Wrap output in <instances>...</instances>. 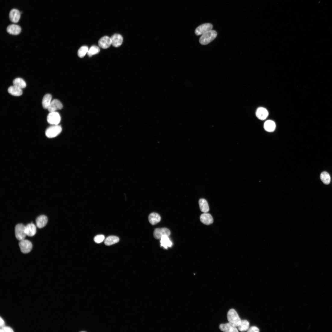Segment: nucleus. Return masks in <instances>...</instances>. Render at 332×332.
Here are the masks:
<instances>
[{
	"label": "nucleus",
	"instance_id": "obj_1",
	"mask_svg": "<svg viewBox=\"0 0 332 332\" xmlns=\"http://www.w3.org/2000/svg\"><path fill=\"white\" fill-rule=\"evenodd\" d=\"M217 36V32L214 30H210L201 35L199 39V42L202 45H207L213 40Z\"/></svg>",
	"mask_w": 332,
	"mask_h": 332
},
{
	"label": "nucleus",
	"instance_id": "obj_2",
	"mask_svg": "<svg viewBox=\"0 0 332 332\" xmlns=\"http://www.w3.org/2000/svg\"><path fill=\"white\" fill-rule=\"evenodd\" d=\"M227 317L228 323L235 327H237L241 323V320L237 312L234 309L229 310Z\"/></svg>",
	"mask_w": 332,
	"mask_h": 332
},
{
	"label": "nucleus",
	"instance_id": "obj_3",
	"mask_svg": "<svg viewBox=\"0 0 332 332\" xmlns=\"http://www.w3.org/2000/svg\"><path fill=\"white\" fill-rule=\"evenodd\" d=\"M62 128L59 125H54L48 127L45 132L46 136L49 138L56 137L62 132Z\"/></svg>",
	"mask_w": 332,
	"mask_h": 332
},
{
	"label": "nucleus",
	"instance_id": "obj_4",
	"mask_svg": "<svg viewBox=\"0 0 332 332\" xmlns=\"http://www.w3.org/2000/svg\"><path fill=\"white\" fill-rule=\"evenodd\" d=\"M48 123L52 125H58L61 122V118L60 114L56 111L51 112L47 118Z\"/></svg>",
	"mask_w": 332,
	"mask_h": 332
},
{
	"label": "nucleus",
	"instance_id": "obj_5",
	"mask_svg": "<svg viewBox=\"0 0 332 332\" xmlns=\"http://www.w3.org/2000/svg\"><path fill=\"white\" fill-rule=\"evenodd\" d=\"M15 234L17 239L20 240L25 239L26 236L25 232V226L23 224L17 225L15 228Z\"/></svg>",
	"mask_w": 332,
	"mask_h": 332
},
{
	"label": "nucleus",
	"instance_id": "obj_6",
	"mask_svg": "<svg viewBox=\"0 0 332 332\" xmlns=\"http://www.w3.org/2000/svg\"><path fill=\"white\" fill-rule=\"evenodd\" d=\"M19 247L21 252L23 253H30L33 248V244L31 241L25 239L20 241Z\"/></svg>",
	"mask_w": 332,
	"mask_h": 332
},
{
	"label": "nucleus",
	"instance_id": "obj_7",
	"mask_svg": "<svg viewBox=\"0 0 332 332\" xmlns=\"http://www.w3.org/2000/svg\"><path fill=\"white\" fill-rule=\"evenodd\" d=\"M170 231L166 228H157L155 229L154 232V236L157 239H161L164 236L169 237L170 235Z\"/></svg>",
	"mask_w": 332,
	"mask_h": 332
},
{
	"label": "nucleus",
	"instance_id": "obj_8",
	"mask_svg": "<svg viewBox=\"0 0 332 332\" xmlns=\"http://www.w3.org/2000/svg\"><path fill=\"white\" fill-rule=\"evenodd\" d=\"M213 25L210 23L202 24L197 27L195 30V33L197 36L202 35L206 32L212 30Z\"/></svg>",
	"mask_w": 332,
	"mask_h": 332
},
{
	"label": "nucleus",
	"instance_id": "obj_9",
	"mask_svg": "<svg viewBox=\"0 0 332 332\" xmlns=\"http://www.w3.org/2000/svg\"><path fill=\"white\" fill-rule=\"evenodd\" d=\"M98 44L101 48L104 49H107L112 45L111 38L107 36H104L99 40Z\"/></svg>",
	"mask_w": 332,
	"mask_h": 332
},
{
	"label": "nucleus",
	"instance_id": "obj_10",
	"mask_svg": "<svg viewBox=\"0 0 332 332\" xmlns=\"http://www.w3.org/2000/svg\"><path fill=\"white\" fill-rule=\"evenodd\" d=\"M63 107V105L60 101L54 99L52 101L48 109L50 112H55L57 110L61 109Z\"/></svg>",
	"mask_w": 332,
	"mask_h": 332
},
{
	"label": "nucleus",
	"instance_id": "obj_11",
	"mask_svg": "<svg viewBox=\"0 0 332 332\" xmlns=\"http://www.w3.org/2000/svg\"><path fill=\"white\" fill-rule=\"evenodd\" d=\"M111 39L112 45L114 47H119L122 44L123 38L121 35L115 34L111 36Z\"/></svg>",
	"mask_w": 332,
	"mask_h": 332
},
{
	"label": "nucleus",
	"instance_id": "obj_12",
	"mask_svg": "<svg viewBox=\"0 0 332 332\" xmlns=\"http://www.w3.org/2000/svg\"><path fill=\"white\" fill-rule=\"evenodd\" d=\"M220 330L225 332H238L239 331L237 327L230 324L229 323L221 324L219 326Z\"/></svg>",
	"mask_w": 332,
	"mask_h": 332
},
{
	"label": "nucleus",
	"instance_id": "obj_13",
	"mask_svg": "<svg viewBox=\"0 0 332 332\" xmlns=\"http://www.w3.org/2000/svg\"><path fill=\"white\" fill-rule=\"evenodd\" d=\"M7 32L9 34L17 35L20 33L21 28L19 26L17 25L11 24L7 27Z\"/></svg>",
	"mask_w": 332,
	"mask_h": 332
},
{
	"label": "nucleus",
	"instance_id": "obj_14",
	"mask_svg": "<svg viewBox=\"0 0 332 332\" xmlns=\"http://www.w3.org/2000/svg\"><path fill=\"white\" fill-rule=\"evenodd\" d=\"M200 219L202 223L207 225H211L213 222L212 216L207 213L202 214L200 216Z\"/></svg>",
	"mask_w": 332,
	"mask_h": 332
},
{
	"label": "nucleus",
	"instance_id": "obj_15",
	"mask_svg": "<svg viewBox=\"0 0 332 332\" xmlns=\"http://www.w3.org/2000/svg\"><path fill=\"white\" fill-rule=\"evenodd\" d=\"M256 115L258 119L263 120H265L268 117V113L265 108L261 107L259 108L257 110Z\"/></svg>",
	"mask_w": 332,
	"mask_h": 332
},
{
	"label": "nucleus",
	"instance_id": "obj_16",
	"mask_svg": "<svg viewBox=\"0 0 332 332\" xmlns=\"http://www.w3.org/2000/svg\"><path fill=\"white\" fill-rule=\"evenodd\" d=\"M20 18V12L18 10H11L9 14V18L11 21L14 23L19 22Z\"/></svg>",
	"mask_w": 332,
	"mask_h": 332
},
{
	"label": "nucleus",
	"instance_id": "obj_17",
	"mask_svg": "<svg viewBox=\"0 0 332 332\" xmlns=\"http://www.w3.org/2000/svg\"><path fill=\"white\" fill-rule=\"evenodd\" d=\"M48 222V219L47 216L44 215L38 216L36 220L37 227L40 228L44 227L47 224Z\"/></svg>",
	"mask_w": 332,
	"mask_h": 332
},
{
	"label": "nucleus",
	"instance_id": "obj_18",
	"mask_svg": "<svg viewBox=\"0 0 332 332\" xmlns=\"http://www.w3.org/2000/svg\"><path fill=\"white\" fill-rule=\"evenodd\" d=\"M25 232L26 235L29 237L34 236L36 233V228L33 224H28L25 226Z\"/></svg>",
	"mask_w": 332,
	"mask_h": 332
},
{
	"label": "nucleus",
	"instance_id": "obj_19",
	"mask_svg": "<svg viewBox=\"0 0 332 332\" xmlns=\"http://www.w3.org/2000/svg\"><path fill=\"white\" fill-rule=\"evenodd\" d=\"M8 92L10 94L14 96H19L23 94L22 89L14 85L10 86L8 88Z\"/></svg>",
	"mask_w": 332,
	"mask_h": 332
},
{
	"label": "nucleus",
	"instance_id": "obj_20",
	"mask_svg": "<svg viewBox=\"0 0 332 332\" xmlns=\"http://www.w3.org/2000/svg\"><path fill=\"white\" fill-rule=\"evenodd\" d=\"M148 219L150 223L152 225H155L160 222L161 220L160 215L158 214L153 213L149 216Z\"/></svg>",
	"mask_w": 332,
	"mask_h": 332
},
{
	"label": "nucleus",
	"instance_id": "obj_21",
	"mask_svg": "<svg viewBox=\"0 0 332 332\" xmlns=\"http://www.w3.org/2000/svg\"><path fill=\"white\" fill-rule=\"evenodd\" d=\"M199 204L201 211L204 213H207L209 210V206L207 200L204 199H200L199 201Z\"/></svg>",
	"mask_w": 332,
	"mask_h": 332
},
{
	"label": "nucleus",
	"instance_id": "obj_22",
	"mask_svg": "<svg viewBox=\"0 0 332 332\" xmlns=\"http://www.w3.org/2000/svg\"><path fill=\"white\" fill-rule=\"evenodd\" d=\"M52 96L50 94H47L43 98L42 104L43 108L45 109H48L52 101Z\"/></svg>",
	"mask_w": 332,
	"mask_h": 332
},
{
	"label": "nucleus",
	"instance_id": "obj_23",
	"mask_svg": "<svg viewBox=\"0 0 332 332\" xmlns=\"http://www.w3.org/2000/svg\"><path fill=\"white\" fill-rule=\"evenodd\" d=\"M264 127L265 130L269 132H272L275 130L276 124L273 121L268 120L264 124Z\"/></svg>",
	"mask_w": 332,
	"mask_h": 332
},
{
	"label": "nucleus",
	"instance_id": "obj_24",
	"mask_svg": "<svg viewBox=\"0 0 332 332\" xmlns=\"http://www.w3.org/2000/svg\"><path fill=\"white\" fill-rule=\"evenodd\" d=\"M161 245L166 249L172 246V243L167 236H164L160 239Z\"/></svg>",
	"mask_w": 332,
	"mask_h": 332
},
{
	"label": "nucleus",
	"instance_id": "obj_25",
	"mask_svg": "<svg viewBox=\"0 0 332 332\" xmlns=\"http://www.w3.org/2000/svg\"><path fill=\"white\" fill-rule=\"evenodd\" d=\"M119 241V238L115 236H110L108 237L105 240L104 243L107 246L113 245L118 242Z\"/></svg>",
	"mask_w": 332,
	"mask_h": 332
},
{
	"label": "nucleus",
	"instance_id": "obj_26",
	"mask_svg": "<svg viewBox=\"0 0 332 332\" xmlns=\"http://www.w3.org/2000/svg\"><path fill=\"white\" fill-rule=\"evenodd\" d=\"M13 83V85L16 86L22 89L25 88L26 86L25 82L23 79L20 78H17L14 79Z\"/></svg>",
	"mask_w": 332,
	"mask_h": 332
},
{
	"label": "nucleus",
	"instance_id": "obj_27",
	"mask_svg": "<svg viewBox=\"0 0 332 332\" xmlns=\"http://www.w3.org/2000/svg\"><path fill=\"white\" fill-rule=\"evenodd\" d=\"M250 323L246 320H241L240 324L237 327L238 329L241 332L247 331L249 328Z\"/></svg>",
	"mask_w": 332,
	"mask_h": 332
},
{
	"label": "nucleus",
	"instance_id": "obj_28",
	"mask_svg": "<svg viewBox=\"0 0 332 332\" xmlns=\"http://www.w3.org/2000/svg\"><path fill=\"white\" fill-rule=\"evenodd\" d=\"M320 178L321 181L325 185L330 184V177L329 173L326 171H324L321 173Z\"/></svg>",
	"mask_w": 332,
	"mask_h": 332
},
{
	"label": "nucleus",
	"instance_id": "obj_29",
	"mask_svg": "<svg viewBox=\"0 0 332 332\" xmlns=\"http://www.w3.org/2000/svg\"><path fill=\"white\" fill-rule=\"evenodd\" d=\"M100 51V49L98 47L93 45L89 49L87 54L89 57H91L93 55L98 54Z\"/></svg>",
	"mask_w": 332,
	"mask_h": 332
},
{
	"label": "nucleus",
	"instance_id": "obj_30",
	"mask_svg": "<svg viewBox=\"0 0 332 332\" xmlns=\"http://www.w3.org/2000/svg\"><path fill=\"white\" fill-rule=\"evenodd\" d=\"M88 50L89 49L88 46H82L78 51V56L80 58H82L86 54H87Z\"/></svg>",
	"mask_w": 332,
	"mask_h": 332
},
{
	"label": "nucleus",
	"instance_id": "obj_31",
	"mask_svg": "<svg viewBox=\"0 0 332 332\" xmlns=\"http://www.w3.org/2000/svg\"><path fill=\"white\" fill-rule=\"evenodd\" d=\"M105 238V236L103 235H99L96 236L94 239V241L97 243L99 244L103 242Z\"/></svg>",
	"mask_w": 332,
	"mask_h": 332
},
{
	"label": "nucleus",
	"instance_id": "obj_32",
	"mask_svg": "<svg viewBox=\"0 0 332 332\" xmlns=\"http://www.w3.org/2000/svg\"><path fill=\"white\" fill-rule=\"evenodd\" d=\"M248 332H259V329L256 326H252L249 328Z\"/></svg>",
	"mask_w": 332,
	"mask_h": 332
},
{
	"label": "nucleus",
	"instance_id": "obj_33",
	"mask_svg": "<svg viewBox=\"0 0 332 332\" xmlns=\"http://www.w3.org/2000/svg\"><path fill=\"white\" fill-rule=\"evenodd\" d=\"M5 332H13L12 329L8 327H4L2 329Z\"/></svg>",
	"mask_w": 332,
	"mask_h": 332
},
{
	"label": "nucleus",
	"instance_id": "obj_34",
	"mask_svg": "<svg viewBox=\"0 0 332 332\" xmlns=\"http://www.w3.org/2000/svg\"><path fill=\"white\" fill-rule=\"evenodd\" d=\"M5 325V322L4 320L1 317V323H0V326L2 327H3Z\"/></svg>",
	"mask_w": 332,
	"mask_h": 332
}]
</instances>
